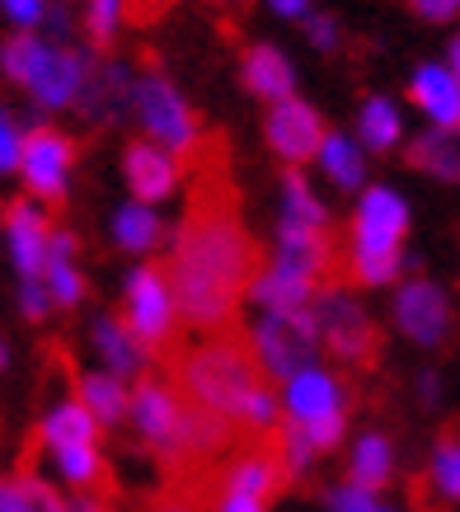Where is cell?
<instances>
[{
    "mask_svg": "<svg viewBox=\"0 0 460 512\" xmlns=\"http://www.w3.org/2000/svg\"><path fill=\"white\" fill-rule=\"evenodd\" d=\"M188 174L193 188L179 226L169 231L165 278L179 325L198 329L202 339H216V334H235L240 325V301L249 282L259 278L263 249L240 217L216 137L188 160Z\"/></svg>",
    "mask_w": 460,
    "mask_h": 512,
    "instance_id": "cell-1",
    "label": "cell"
},
{
    "mask_svg": "<svg viewBox=\"0 0 460 512\" xmlns=\"http://www.w3.org/2000/svg\"><path fill=\"white\" fill-rule=\"evenodd\" d=\"M169 386L179 390L188 404H198L216 419H226L235 433L268 442L282 423L277 390L268 386L249 357L245 334H216L193 348H179L169 357Z\"/></svg>",
    "mask_w": 460,
    "mask_h": 512,
    "instance_id": "cell-2",
    "label": "cell"
},
{
    "mask_svg": "<svg viewBox=\"0 0 460 512\" xmlns=\"http://www.w3.org/2000/svg\"><path fill=\"white\" fill-rule=\"evenodd\" d=\"M277 409L282 419L296 423L306 433L315 456H329L348 442V423H353V390L338 372H329L324 362L296 372L287 386L277 390Z\"/></svg>",
    "mask_w": 460,
    "mask_h": 512,
    "instance_id": "cell-3",
    "label": "cell"
},
{
    "mask_svg": "<svg viewBox=\"0 0 460 512\" xmlns=\"http://www.w3.org/2000/svg\"><path fill=\"white\" fill-rule=\"evenodd\" d=\"M132 113L137 123L146 127V141L169 151V156L188 165L207 146V132H202V118L193 113V104L184 99V90L160 71V66H146L137 80H132Z\"/></svg>",
    "mask_w": 460,
    "mask_h": 512,
    "instance_id": "cell-4",
    "label": "cell"
},
{
    "mask_svg": "<svg viewBox=\"0 0 460 512\" xmlns=\"http://www.w3.org/2000/svg\"><path fill=\"white\" fill-rule=\"evenodd\" d=\"M310 311H315V329H320V353H329L348 372H376V362H381V325L357 301L353 287L324 282L315 301H310Z\"/></svg>",
    "mask_w": 460,
    "mask_h": 512,
    "instance_id": "cell-5",
    "label": "cell"
},
{
    "mask_svg": "<svg viewBox=\"0 0 460 512\" xmlns=\"http://www.w3.org/2000/svg\"><path fill=\"white\" fill-rule=\"evenodd\" d=\"M249 357L268 386H287L296 372L320 362V329L315 311H287V315H259L245 329Z\"/></svg>",
    "mask_w": 460,
    "mask_h": 512,
    "instance_id": "cell-6",
    "label": "cell"
},
{
    "mask_svg": "<svg viewBox=\"0 0 460 512\" xmlns=\"http://www.w3.org/2000/svg\"><path fill=\"white\" fill-rule=\"evenodd\" d=\"M123 329L146 357L179 353V311L169 296L165 264H137L123 282Z\"/></svg>",
    "mask_w": 460,
    "mask_h": 512,
    "instance_id": "cell-7",
    "label": "cell"
},
{
    "mask_svg": "<svg viewBox=\"0 0 460 512\" xmlns=\"http://www.w3.org/2000/svg\"><path fill=\"white\" fill-rule=\"evenodd\" d=\"M80 146L71 132L52 123L24 127V151H19V179H24V198H33L38 207H62L71 198V170H76Z\"/></svg>",
    "mask_w": 460,
    "mask_h": 512,
    "instance_id": "cell-8",
    "label": "cell"
},
{
    "mask_svg": "<svg viewBox=\"0 0 460 512\" xmlns=\"http://www.w3.org/2000/svg\"><path fill=\"white\" fill-rule=\"evenodd\" d=\"M179 419H184V395L169 386V376L146 372L127 395V428L169 470H174V447H179Z\"/></svg>",
    "mask_w": 460,
    "mask_h": 512,
    "instance_id": "cell-9",
    "label": "cell"
},
{
    "mask_svg": "<svg viewBox=\"0 0 460 512\" xmlns=\"http://www.w3.org/2000/svg\"><path fill=\"white\" fill-rule=\"evenodd\" d=\"M390 320L404 339L423 348V353H437L451 343V329H456V311H451V292L432 278H409L395 287V301H390Z\"/></svg>",
    "mask_w": 460,
    "mask_h": 512,
    "instance_id": "cell-10",
    "label": "cell"
},
{
    "mask_svg": "<svg viewBox=\"0 0 460 512\" xmlns=\"http://www.w3.org/2000/svg\"><path fill=\"white\" fill-rule=\"evenodd\" d=\"M324 132V113L315 104H306L301 94L282 99V104H268V118H263V137H268V151L282 160V170H301L315 160Z\"/></svg>",
    "mask_w": 460,
    "mask_h": 512,
    "instance_id": "cell-11",
    "label": "cell"
},
{
    "mask_svg": "<svg viewBox=\"0 0 460 512\" xmlns=\"http://www.w3.org/2000/svg\"><path fill=\"white\" fill-rule=\"evenodd\" d=\"M132 66L123 57H90V71L80 80V94L71 109L90 127H118L132 113Z\"/></svg>",
    "mask_w": 460,
    "mask_h": 512,
    "instance_id": "cell-12",
    "label": "cell"
},
{
    "mask_svg": "<svg viewBox=\"0 0 460 512\" xmlns=\"http://www.w3.org/2000/svg\"><path fill=\"white\" fill-rule=\"evenodd\" d=\"M409 202L399 198L390 184H367L357 198L353 231H348V249H404L409 226H414Z\"/></svg>",
    "mask_w": 460,
    "mask_h": 512,
    "instance_id": "cell-13",
    "label": "cell"
},
{
    "mask_svg": "<svg viewBox=\"0 0 460 512\" xmlns=\"http://www.w3.org/2000/svg\"><path fill=\"white\" fill-rule=\"evenodd\" d=\"M0 235H5V249H10V264H15L19 282L43 278L47 240H52V217H47V207H38L33 198H10L0 207Z\"/></svg>",
    "mask_w": 460,
    "mask_h": 512,
    "instance_id": "cell-14",
    "label": "cell"
},
{
    "mask_svg": "<svg viewBox=\"0 0 460 512\" xmlns=\"http://www.w3.org/2000/svg\"><path fill=\"white\" fill-rule=\"evenodd\" d=\"M268 264L324 287V282H338V240L334 231H306V226H282L277 221L273 259Z\"/></svg>",
    "mask_w": 460,
    "mask_h": 512,
    "instance_id": "cell-15",
    "label": "cell"
},
{
    "mask_svg": "<svg viewBox=\"0 0 460 512\" xmlns=\"http://www.w3.org/2000/svg\"><path fill=\"white\" fill-rule=\"evenodd\" d=\"M123 179H127V188H132V202L160 207L165 198H174V188L184 179V165L169 156V151L151 146L146 137H137L123 146Z\"/></svg>",
    "mask_w": 460,
    "mask_h": 512,
    "instance_id": "cell-16",
    "label": "cell"
},
{
    "mask_svg": "<svg viewBox=\"0 0 460 512\" xmlns=\"http://www.w3.org/2000/svg\"><path fill=\"white\" fill-rule=\"evenodd\" d=\"M90 57H94L90 47H47L43 66H38L29 80V99L43 113L71 109L80 94V80L90 71Z\"/></svg>",
    "mask_w": 460,
    "mask_h": 512,
    "instance_id": "cell-17",
    "label": "cell"
},
{
    "mask_svg": "<svg viewBox=\"0 0 460 512\" xmlns=\"http://www.w3.org/2000/svg\"><path fill=\"white\" fill-rule=\"evenodd\" d=\"M343 480L367 489V494H385L390 484L399 480V447L385 428H362V433L348 442V470Z\"/></svg>",
    "mask_w": 460,
    "mask_h": 512,
    "instance_id": "cell-18",
    "label": "cell"
},
{
    "mask_svg": "<svg viewBox=\"0 0 460 512\" xmlns=\"http://www.w3.org/2000/svg\"><path fill=\"white\" fill-rule=\"evenodd\" d=\"M240 80L263 104H282L296 94V66L277 43H249L240 47Z\"/></svg>",
    "mask_w": 460,
    "mask_h": 512,
    "instance_id": "cell-19",
    "label": "cell"
},
{
    "mask_svg": "<svg viewBox=\"0 0 460 512\" xmlns=\"http://www.w3.org/2000/svg\"><path fill=\"white\" fill-rule=\"evenodd\" d=\"M90 348L99 353L104 372L118 376V381H141L146 367H151V357L137 348V339L123 329V320H118V315H108V311H99L90 320Z\"/></svg>",
    "mask_w": 460,
    "mask_h": 512,
    "instance_id": "cell-20",
    "label": "cell"
},
{
    "mask_svg": "<svg viewBox=\"0 0 460 512\" xmlns=\"http://www.w3.org/2000/svg\"><path fill=\"white\" fill-rule=\"evenodd\" d=\"M404 165L437 184H460V127H423L404 146Z\"/></svg>",
    "mask_w": 460,
    "mask_h": 512,
    "instance_id": "cell-21",
    "label": "cell"
},
{
    "mask_svg": "<svg viewBox=\"0 0 460 512\" xmlns=\"http://www.w3.org/2000/svg\"><path fill=\"white\" fill-rule=\"evenodd\" d=\"M409 104L428 113L432 127H460V85L437 62H423L409 76Z\"/></svg>",
    "mask_w": 460,
    "mask_h": 512,
    "instance_id": "cell-22",
    "label": "cell"
},
{
    "mask_svg": "<svg viewBox=\"0 0 460 512\" xmlns=\"http://www.w3.org/2000/svg\"><path fill=\"white\" fill-rule=\"evenodd\" d=\"M99 437L104 428L85 414L76 404V395H66L47 409L43 419H38V447L43 451H62V447H99Z\"/></svg>",
    "mask_w": 460,
    "mask_h": 512,
    "instance_id": "cell-23",
    "label": "cell"
},
{
    "mask_svg": "<svg viewBox=\"0 0 460 512\" xmlns=\"http://www.w3.org/2000/svg\"><path fill=\"white\" fill-rule=\"evenodd\" d=\"M315 282L306 278H296V273H287V268H273V264H263L259 268V278L249 282V301L259 306L263 315H287V311H310V301H315Z\"/></svg>",
    "mask_w": 460,
    "mask_h": 512,
    "instance_id": "cell-24",
    "label": "cell"
},
{
    "mask_svg": "<svg viewBox=\"0 0 460 512\" xmlns=\"http://www.w3.org/2000/svg\"><path fill=\"white\" fill-rule=\"evenodd\" d=\"M277 221L282 226H306V231H334V217L310 188L306 170H282L277 174Z\"/></svg>",
    "mask_w": 460,
    "mask_h": 512,
    "instance_id": "cell-25",
    "label": "cell"
},
{
    "mask_svg": "<svg viewBox=\"0 0 460 512\" xmlns=\"http://www.w3.org/2000/svg\"><path fill=\"white\" fill-rule=\"evenodd\" d=\"M127 395H132V386L118 381V376H108V372H80L76 376V404L104 428V433L127 423Z\"/></svg>",
    "mask_w": 460,
    "mask_h": 512,
    "instance_id": "cell-26",
    "label": "cell"
},
{
    "mask_svg": "<svg viewBox=\"0 0 460 512\" xmlns=\"http://www.w3.org/2000/svg\"><path fill=\"white\" fill-rule=\"evenodd\" d=\"M409 268L404 249H348L338 259V282L343 287H399Z\"/></svg>",
    "mask_w": 460,
    "mask_h": 512,
    "instance_id": "cell-27",
    "label": "cell"
},
{
    "mask_svg": "<svg viewBox=\"0 0 460 512\" xmlns=\"http://www.w3.org/2000/svg\"><path fill=\"white\" fill-rule=\"evenodd\" d=\"M404 141V118H399V104L390 94H367L357 104V146L371 151V156H385Z\"/></svg>",
    "mask_w": 460,
    "mask_h": 512,
    "instance_id": "cell-28",
    "label": "cell"
},
{
    "mask_svg": "<svg viewBox=\"0 0 460 512\" xmlns=\"http://www.w3.org/2000/svg\"><path fill=\"white\" fill-rule=\"evenodd\" d=\"M315 160H320L324 179L334 188H343V193H362L367 188V151L357 146L353 137H343V132H324L320 151H315Z\"/></svg>",
    "mask_w": 460,
    "mask_h": 512,
    "instance_id": "cell-29",
    "label": "cell"
},
{
    "mask_svg": "<svg viewBox=\"0 0 460 512\" xmlns=\"http://www.w3.org/2000/svg\"><path fill=\"white\" fill-rule=\"evenodd\" d=\"M108 235H113V245L123 249V254H151L160 240H165V221L155 207H141V202H123L113 221H108Z\"/></svg>",
    "mask_w": 460,
    "mask_h": 512,
    "instance_id": "cell-30",
    "label": "cell"
},
{
    "mask_svg": "<svg viewBox=\"0 0 460 512\" xmlns=\"http://www.w3.org/2000/svg\"><path fill=\"white\" fill-rule=\"evenodd\" d=\"M423 484H428V494L446 508H456L460 503V433L456 428H442L437 442L428 451V466H423Z\"/></svg>",
    "mask_w": 460,
    "mask_h": 512,
    "instance_id": "cell-31",
    "label": "cell"
},
{
    "mask_svg": "<svg viewBox=\"0 0 460 512\" xmlns=\"http://www.w3.org/2000/svg\"><path fill=\"white\" fill-rule=\"evenodd\" d=\"M47 466L57 475V484H66L71 494H94L108 475L104 447H62V451H47Z\"/></svg>",
    "mask_w": 460,
    "mask_h": 512,
    "instance_id": "cell-32",
    "label": "cell"
},
{
    "mask_svg": "<svg viewBox=\"0 0 460 512\" xmlns=\"http://www.w3.org/2000/svg\"><path fill=\"white\" fill-rule=\"evenodd\" d=\"M268 451H273V461H277V470H282V484H301V480H310V470H315V451H310V442H306V433L296 428V423H277L273 428V442H268Z\"/></svg>",
    "mask_w": 460,
    "mask_h": 512,
    "instance_id": "cell-33",
    "label": "cell"
},
{
    "mask_svg": "<svg viewBox=\"0 0 460 512\" xmlns=\"http://www.w3.org/2000/svg\"><path fill=\"white\" fill-rule=\"evenodd\" d=\"M47 38L43 33H10L5 43H0V76L10 80V85H19V90H29L33 71L43 66L47 57Z\"/></svg>",
    "mask_w": 460,
    "mask_h": 512,
    "instance_id": "cell-34",
    "label": "cell"
},
{
    "mask_svg": "<svg viewBox=\"0 0 460 512\" xmlns=\"http://www.w3.org/2000/svg\"><path fill=\"white\" fill-rule=\"evenodd\" d=\"M47 287V296H52V306H62V311H76L80 301L90 296V282H85V273L76 268V259H47L43 278H38Z\"/></svg>",
    "mask_w": 460,
    "mask_h": 512,
    "instance_id": "cell-35",
    "label": "cell"
},
{
    "mask_svg": "<svg viewBox=\"0 0 460 512\" xmlns=\"http://www.w3.org/2000/svg\"><path fill=\"white\" fill-rule=\"evenodd\" d=\"M123 19H127V0H90V5H85V38H90V52L104 57L108 47L118 43Z\"/></svg>",
    "mask_w": 460,
    "mask_h": 512,
    "instance_id": "cell-36",
    "label": "cell"
},
{
    "mask_svg": "<svg viewBox=\"0 0 460 512\" xmlns=\"http://www.w3.org/2000/svg\"><path fill=\"white\" fill-rule=\"evenodd\" d=\"M381 498L385 494H367V489H357V484H348V480H334L320 489V508L324 512H371Z\"/></svg>",
    "mask_w": 460,
    "mask_h": 512,
    "instance_id": "cell-37",
    "label": "cell"
},
{
    "mask_svg": "<svg viewBox=\"0 0 460 512\" xmlns=\"http://www.w3.org/2000/svg\"><path fill=\"white\" fill-rule=\"evenodd\" d=\"M19 151H24V123L0 104V179L19 170Z\"/></svg>",
    "mask_w": 460,
    "mask_h": 512,
    "instance_id": "cell-38",
    "label": "cell"
},
{
    "mask_svg": "<svg viewBox=\"0 0 460 512\" xmlns=\"http://www.w3.org/2000/svg\"><path fill=\"white\" fill-rule=\"evenodd\" d=\"M306 43L315 47V52H338V43H343V24H338V15L310 10L306 15Z\"/></svg>",
    "mask_w": 460,
    "mask_h": 512,
    "instance_id": "cell-39",
    "label": "cell"
},
{
    "mask_svg": "<svg viewBox=\"0 0 460 512\" xmlns=\"http://www.w3.org/2000/svg\"><path fill=\"white\" fill-rule=\"evenodd\" d=\"M19 315L29 320V325H43L47 315H52V296L38 278H24L19 282Z\"/></svg>",
    "mask_w": 460,
    "mask_h": 512,
    "instance_id": "cell-40",
    "label": "cell"
},
{
    "mask_svg": "<svg viewBox=\"0 0 460 512\" xmlns=\"http://www.w3.org/2000/svg\"><path fill=\"white\" fill-rule=\"evenodd\" d=\"M43 10L47 0H0V15L15 24V33H33L43 24Z\"/></svg>",
    "mask_w": 460,
    "mask_h": 512,
    "instance_id": "cell-41",
    "label": "cell"
},
{
    "mask_svg": "<svg viewBox=\"0 0 460 512\" xmlns=\"http://www.w3.org/2000/svg\"><path fill=\"white\" fill-rule=\"evenodd\" d=\"M414 400L423 414H437V409H442L446 386H442V372H437V367H423V372L414 376Z\"/></svg>",
    "mask_w": 460,
    "mask_h": 512,
    "instance_id": "cell-42",
    "label": "cell"
},
{
    "mask_svg": "<svg viewBox=\"0 0 460 512\" xmlns=\"http://www.w3.org/2000/svg\"><path fill=\"white\" fill-rule=\"evenodd\" d=\"M273 503L254 494H240V489H216V508L212 512H268Z\"/></svg>",
    "mask_w": 460,
    "mask_h": 512,
    "instance_id": "cell-43",
    "label": "cell"
},
{
    "mask_svg": "<svg viewBox=\"0 0 460 512\" xmlns=\"http://www.w3.org/2000/svg\"><path fill=\"white\" fill-rule=\"evenodd\" d=\"M43 29H47V43L52 47H71V15H66V5H47Z\"/></svg>",
    "mask_w": 460,
    "mask_h": 512,
    "instance_id": "cell-44",
    "label": "cell"
},
{
    "mask_svg": "<svg viewBox=\"0 0 460 512\" xmlns=\"http://www.w3.org/2000/svg\"><path fill=\"white\" fill-rule=\"evenodd\" d=\"M0 512H33L29 489L19 475H0Z\"/></svg>",
    "mask_w": 460,
    "mask_h": 512,
    "instance_id": "cell-45",
    "label": "cell"
},
{
    "mask_svg": "<svg viewBox=\"0 0 460 512\" xmlns=\"http://www.w3.org/2000/svg\"><path fill=\"white\" fill-rule=\"evenodd\" d=\"M409 10L428 24H451L460 15V0H409Z\"/></svg>",
    "mask_w": 460,
    "mask_h": 512,
    "instance_id": "cell-46",
    "label": "cell"
},
{
    "mask_svg": "<svg viewBox=\"0 0 460 512\" xmlns=\"http://www.w3.org/2000/svg\"><path fill=\"white\" fill-rule=\"evenodd\" d=\"M174 0H127V15L137 19V24H146L151 15H160V10H169Z\"/></svg>",
    "mask_w": 460,
    "mask_h": 512,
    "instance_id": "cell-47",
    "label": "cell"
},
{
    "mask_svg": "<svg viewBox=\"0 0 460 512\" xmlns=\"http://www.w3.org/2000/svg\"><path fill=\"white\" fill-rule=\"evenodd\" d=\"M268 10H273L277 19H306L310 0H268Z\"/></svg>",
    "mask_w": 460,
    "mask_h": 512,
    "instance_id": "cell-48",
    "label": "cell"
},
{
    "mask_svg": "<svg viewBox=\"0 0 460 512\" xmlns=\"http://www.w3.org/2000/svg\"><path fill=\"white\" fill-rule=\"evenodd\" d=\"M66 512H113L99 494H71L66 498Z\"/></svg>",
    "mask_w": 460,
    "mask_h": 512,
    "instance_id": "cell-49",
    "label": "cell"
},
{
    "mask_svg": "<svg viewBox=\"0 0 460 512\" xmlns=\"http://www.w3.org/2000/svg\"><path fill=\"white\" fill-rule=\"evenodd\" d=\"M446 71H451V80L460 85V33L451 38V47H446Z\"/></svg>",
    "mask_w": 460,
    "mask_h": 512,
    "instance_id": "cell-50",
    "label": "cell"
},
{
    "mask_svg": "<svg viewBox=\"0 0 460 512\" xmlns=\"http://www.w3.org/2000/svg\"><path fill=\"white\" fill-rule=\"evenodd\" d=\"M155 512H193V503H184V498H169V503H160Z\"/></svg>",
    "mask_w": 460,
    "mask_h": 512,
    "instance_id": "cell-51",
    "label": "cell"
},
{
    "mask_svg": "<svg viewBox=\"0 0 460 512\" xmlns=\"http://www.w3.org/2000/svg\"><path fill=\"white\" fill-rule=\"evenodd\" d=\"M371 512H409V508H404V503H390V498H381V503H376Z\"/></svg>",
    "mask_w": 460,
    "mask_h": 512,
    "instance_id": "cell-52",
    "label": "cell"
},
{
    "mask_svg": "<svg viewBox=\"0 0 460 512\" xmlns=\"http://www.w3.org/2000/svg\"><path fill=\"white\" fill-rule=\"evenodd\" d=\"M5 372H10V343L0 339V376H5Z\"/></svg>",
    "mask_w": 460,
    "mask_h": 512,
    "instance_id": "cell-53",
    "label": "cell"
},
{
    "mask_svg": "<svg viewBox=\"0 0 460 512\" xmlns=\"http://www.w3.org/2000/svg\"><path fill=\"white\" fill-rule=\"evenodd\" d=\"M207 5H216V10H230V5H240V0H207Z\"/></svg>",
    "mask_w": 460,
    "mask_h": 512,
    "instance_id": "cell-54",
    "label": "cell"
}]
</instances>
